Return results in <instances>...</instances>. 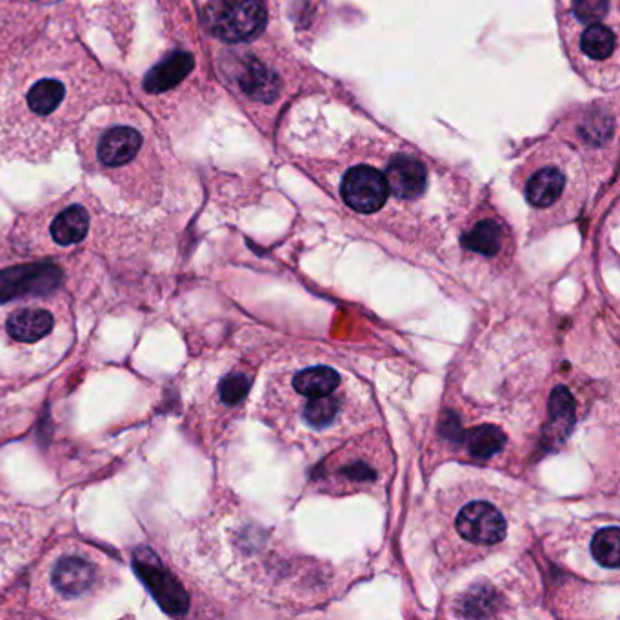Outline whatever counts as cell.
I'll use <instances>...</instances> for the list:
<instances>
[{
  "label": "cell",
  "instance_id": "ac0fdd59",
  "mask_svg": "<svg viewBox=\"0 0 620 620\" xmlns=\"http://www.w3.org/2000/svg\"><path fill=\"white\" fill-rule=\"evenodd\" d=\"M464 444L473 459L490 460L504 450L506 435L497 426L484 424V426H477L473 430L466 431Z\"/></svg>",
  "mask_w": 620,
  "mask_h": 620
},
{
  "label": "cell",
  "instance_id": "603a6c76",
  "mask_svg": "<svg viewBox=\"0 0 620 620\" xmlns=\"http://www.w3.org/2000/svg\"><path fill=\"white\" fill-rule=\"evenodd\" d=\"M610 11V0H573V13L580 22H599Z\"/></svg>",
  "mask_w": 620,
  "mask_h": 620
},
{
  "label": "cell",
  "instance_id": "5b68a950",
  "mask_svg": "<svg viewBox=\"0 0 620 620\" xmlns=\"http://www.w3.org/2000/svg\"><path fill=\"white\" fill-rule=\"evenodd\" d=\"M388 184L384 175L371 166L351 168L342 180V199L351 210L375 213L388 200Z\"/></svg>",
  "mask_w": 620,
  "mask_h": 620
},
{
  "label": "cell",
  "instance_id": "8992f818",
  "mask_svg": "<svg viewBox=\"0 0 620 620\" xmlns=\"http://www.w3.org/2000/svg\"><path fill=\"white\" fill-rule=\"evenodd\" d=\"M331 391L322 397H310L300 404L299 415L302 424L315 433L337 431L344 426V415L348 410V397L344 391Z\"/></svg>",
  "mask_w": 620,
  "mask_h": 620
},
{
  "label": "cell",
  "instance_id": "5bb4252c",
  "mask_svg": "<svg viewBox=\"0 0 620 620\" xmlns=\"http://www.w3.org/2000/svg\"><path fill=\"white\" fill-rule=\"evenodd\" d=\"M53 315L39 308L15 311L8 319V331L19 342H37L53 330Z\"/></svg>",
  "mask_w": 620,
  "mask_h": 620
},
{
  "label": "cell",
  "instance_id": "6da1fadb",
  "mask_svg": "<svg viewBox=\"0 0 620 620\" xmlns=\"http://www.w3.org/2000/svg\"><path fill=\"white\" fill-rule=\"evenodd\" d=\"M204 17L211 33L226 42L257 37L268 20L262 0H211Z\"/></svg>",
  "mask_w": 620,
  "mask_h": 620
},
{
  "label": "cell",
  "instance_id": "2e32d148",
  "mask_svg": "<svg viewBox=\"0 0 620 620\" xmlns=\"http://www.w3.org/2000/svg\"><path fill=\"white\" fill-rule=\"evenodd\" d=\"M566 179L557 168L539 170L526 186V199L535 208H550L562 197Z\"/></svg>",
  "mask_w": 620,
  "mask_h": 620
},
{
  "label": "cell",
  "instance_id": "8fae6325",
  "mask_svg": "<svg viewBox=\"0 0 620 620\" xmlns=\"http://www.w3.org/2000/svg\"><path fill=\"white\" fill-rule=\"evenodd\" d=\"M340 386L342 377L339 371L324 364L297 371L291 379V388L295 391V395H300L304 399L328 395L331 391L339 390Z\"/></svg>",
  "mask_w": 620,
  "mask_h": 620
},
{
  "label": "cell",
  "instance_id": "44dd1931",
  "mask_svg": "<svg viewBox=\"0 0 620 620\" xmlns=\"http://www.w3.org/2000/svg\"><path fill=\"white\" fill-rule=\"evenodd\" d=\"M591 555L600 566L617 570L620 562V531L617 526H610L595 533L591 540Z\"/></svg>",
  "mask_w": 620,
  "mask_h": 620
},
{
  "label": "cell",
  "instance_id": "7a4b0ae2",
  "mask_svg": "<svg viewBox=\"0 0 620 620\" xmlns=\"http://www.w3.org/2000/svg\"><path fill=\"white\" fill-rule=\"evenodd\" d=\"M453 530L468 546L491 548L506 539L508 517L493 500L471 499L455 513Z\"/></svg>",
  "mask_w": 620,
  "mask_h": 620
},
{
  "label": "cell",
  "instance_id": "52a82bcc",
  "mask_svg": "<svg viewBox=\"0 0 620 620\" xmlns=\"http://www.w3.org/2000/svg\"><path fill=\"white\" fill-rule=\"evenodd\" d=\"M388 190L399 199H417L428 184V171L420 160L400 155L391 160L386 170Z\"/></svg>",
  "mask_w": 620,
  "mask_h": 620
},
{
  "label": "cell",
  "instance_id": "e0dca14e",
  "mask_svg": "<svg viewBox=\"0 0 620 620\" xmlns=\"http://www.w3.org/2000/svg\"><path fill=\"white\" fill-rule=\"evenodd\" d=\"M90 215L82 206H70L51 224V237L60 246L77 244L88 235Z\"/></svg>",
  "mask_w": 620,
  "mask_h": 620
},
{
  "label": "cell",
  "instance_id": "30bf717a",
  "mask_svg": "<svg viewBox=\"0 0 620 620\" xmlns=\"http://www.w3.org/2000/svg\"><path fill=\"white\" fill-rule=\"evenodd\" d=\"M66 100V86L57 77H44L31 84L26 93V106L33 117L48 119L60 110Z\"/></svg>",
  "mask_w": 620,
  "mask_h": 620
},
{
  "label": "cell",
  "instance_id": "ffe728a7",
  "mask_svg": "<svg viewBox=\"0 0 620 620\" xmlns=\"http://www.w3.org/2000/svg\"><path fill=\"white\" fill-rule=\"evenodd\" d=\"M617 48L615 33L604 24H591L580 37V50L591 60H608Z\"/></svg>",
  "mask_w": 620,
  "mask_h": 620
},
{
  "label": "cell",
  "instance_id": "3957f363",
  "mask_svg": "<svg viewBox=\"0 0 620 620\" xmlns=\"http://www.w3.org/2000/svg\"><path fill=\"white\" fill-rule=\"evenodd\" d=\"M133 570L142 584L148 588L151 597L157 600L162 610L173 617H180L190 610V597L179 580L166 570L157 555L150 548H142L133 555Z\"/></svg>",
  "mask_w": 620,
  "mask_h": 620
},
{
  "label": "cell",
  "instance_id": "277c9868",
  "mask_svg": "<svg viewBox=\"0 0 620 620\" xmlns=\"http://www.w3.org/2000/svg\"><path fill=\"white\" fill-rule=\"evenodd\" d=\"M64 279L59 266L51 262L19 264L0 271V304L24 297H40L57 290Z\"/></svg>",
  "mask_w": 620,
  "mask_h": 620
},
{
  "label": "cell",
  "instance_id": "7c38bea8",
  "mask_svg": "<svg viewBox=\"0 0 620 620\" xmlns=\"http://www.w3.org/2000/svg\"><path fill=\"white\" fill-rule=\"evenodd\" d=\"M504 242L506 230L500 222L493 219L479 220L462 237V246L482 257H497L500 251L504 250Z\"/></svg>",
  "mask_w": 620,
  "mask_h": 620
},
{
  "label": "cell",
  "instance_id": "7402d4cb",
  "mask_svg": "<svg viewBox=\"0 0 620 620\" xmlns=\"http://www.w3.org/2000/svg\"><path fill=\"white\" fill-rule=\"evenodd\" d=\"M251 388V379L246 373H230L226 379L220 382V400L228 406L240 404L248 397Z\"/></svg>",
  "mask_w": 620,
  "mask_h": 620
},
{
  "label": "cell",
  "instance_id": "9c48e42d",
  "mask_svg": "<svg viewBox=\"0 0 620 620\" xmlns=\"http://www.w3.org/2000/svg\"><path fill=\"white\" fill-rule=\"evenodd\" d=\"M142 146V135L130 126H117L100 139L99 159L106 166H122L137 157Z\"/></svg>",
  "mask_w": 620,
  "mask_h": 620
},
{
  "label": "cell",
  "instance_id": "ba28073f",
  "mask_svg": "<svg viewBox=\"0 0 620 620\" xmlns=\"http://www.w3.org/2000/svg\"><path fill=\"white\" fill-rule=\"evenodd\" d=\"M95 579H97L95 564L75 555L60 559L51 573L53 588L64 597L84 595L86 591H90Z\"/></svg>",
  "mask_w": 620,
  "mask_h": 620
},
{
  "label": "cell",
  "instance_id": "d6986e66",
  "mask_svg": "<svg viewBox=\"0 0 620 620\" xmlns=\"http://www.w3.org/2000/svg\"><path fill=\"white\" fill-rule=\"evenodd\" d=\"M380 471L366 457H346L337 464L333 477L344 484V488H362L371 486L379 479Z\"/></svg>",
  "mask_w": 620,
  "mask_h": 620
},
{
  "label": "cell",
  "instance_id": "9a60e30c",
  "mask_svg": "<svg viewBox=\"0 0 620 620\" xmlns=\"http://www.w3.org/2000/svg\"><path fill=\"white\" fill-rule=\"evenodd\" d=\"M193 57L190 53H175L170 59L157 64L144 80V88L150 93H160L175 88L193 70Z\"/></svg>",
  "mask_w": 620,
  "mask_h": 620
},
{
  "label": "cell",
  "instance_id": "4fadbf2b",
  "mask_svg": "<svg viewBox=\"0 0 620 620\" xmlns=\"http://www.w3.org/2000/svg\"><path fill=\"white\" fill-rule=\"evenodd\" d=\"M239 84L246 95L260 102H271L279 95L280 82L273 71L262 66L259 60L251 59L240 71Z\"/></svg>",
  "mask_w": 620,
  "mask_h": 620
}]
</instances>
